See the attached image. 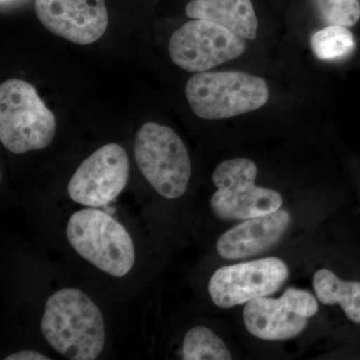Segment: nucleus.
Listing matches in <instances>:
<instances>
[{
	"label": "nucleus",
	"instance_id": "f3484780",
	"mask_svg": "<svg viewBox=\"0 0 360 360\" xmlns=\"http://www.w3.org/2000/svg\"><path fill=\"white\" fill-rule=\"evenodd\" d=\"M317 7L329 25L349 27L360 18L359 0H317Z\"/></svg>",
	"mask_w": 360,
	"mask_h": 360
},
{
	"label": "nucleus",
	"instance_id": "f257e3e1",
	"mask_svg": "<svg viewBox=\"0 0 360 360\" xmlns=\"http://www.w3.org/2000/svg\"><path fill=\"white\" fill-rule=\"evenodd\" d=\"M41 331L49 345L71 360H94L105 345V326L96 303L75 288L52 295L45 304Z\"/></svg>",
	"mask_w": 360,
	"mask_h": 360
},
{
	"label": "nucleus",
	"instance_id": "f8f14e48",
	"mask_svg": "<svg viewBox=\"0 0 360 360\" xmlns=\"http://www.w3.org/2000/svg\"><path fill=\"white\" fill-rule=\"evenodd\" d=\"M290 224V213L283 210L246 219L220 236L217 252L229 260L264 253L283 238Z\"/></svg>",
	"mask_w": 360,
	"mask_h": 360
},
{
	"label": "nucleus",
	"instance_id": "2eb2a0df",
	"mask_svg": "<svg viewBox=\"0 0 360 360\" xmlns=\"http://www.w3.org/2000/svg\"><path fill=\"white\" fill-rule=\"evenodd\" d=\"M231 352L210 328L196 326L186 333L182 345L184 360H231Z\"/></svg>",
	"mask_w": 360,
	"mask_h": 360
},
{
	"label": "nucleus",
	"instance_id": "f03ea898",
	"mask_svg": "<svg viewBox=\"0 0 360 360\" xmlns=\"http://www.w3.org/2000/svg\"><path fill=\"white\" fill-rule=\"evenodd\" d=\"M186 94L194 115L210 120L259 110L269 99L264 78L240 71L196 73L187 82Z\"/></svg>",
	"mask_w": 360,
	"mask_h": 360
},
{
	"label": "nucleus",
	"instance_id": "423d86ee",
	"mask_svg": "<svg viewBox=\"0 0 360 360\" xmlns=\"http://www.w3.org/2000/svg\"><path fill=\"white\" fill-rule=\"evenodd\" d=\"M257 167L248 158L219 163L212 175L217 187L210 200L213 214L222 220H246L281 210L283 196L255 186Z\"/></svg>",
	"mask_w": 360,
	"mask_h": 360
},
{
	"label": "nucleus",
	"instance_id": "dca6fc26",
	"mask_svg": "<svg viewBox=\"0 0 360 360\" xmlns=\"http://www.w3.org/2000/svg\"><path fill=\"white\" fill-rule=\"evenodd\" d=\"M311 47L319 59L335 60L345 58L354 51V37L345 26L329 25L314 33Z\"/></svg>",
	"mask_w": 360,
	"mask_h": 360
},
{
	"label": "nucleus",
	"instance_id": "9b49d317",
	"mask_svg": "<svg viewBox=\"0 0 360 360\" xmlns=\"http://www.w3.org/2000/svg\"><path fill=\"white\" fill-rule=\"evenodd\" d=\"M35 13L49 32L80 45L97 41L108 25L105 0H35Z\"/></svg>",
	"mask_w": 360,
	"mask_h": 360
},
{
	"label": "nucleus",
	"instance_id": "0eeeda50",
	"mask_svg": "<svg viewBox=\"0 0 360 360\" xmlns=\"http://www.w3.org/2000/svg\"><path fill=\"white\" fill-rule=\"evenodd\" d=\"M169 56L188 72H205L245 53V40L212 21L184 23L170 37Z\"/></svg>",
	"mask_w": 360,
	"mask_h": 360
},
{
	"label": "nucleus",
	"instance_id": "39448f33",
	"mask_svg": "<svg viewBox=\"0 0 360 360\" xmlns=\"http://www.w3.org/2000/svg\"><path fill=\"white\" fill-rule=\"evenodd\" d=\"M134 158L144 179L163 198L186 193L191 179L188 151L174 130L146 122L135 135Z\"/></svg>",
	"mask_w": 360,
	"mask_h": 360
},
{
	"label": "nucleus",
	"instance_id": "6e6552de",
	"mask_svg": "<svg viewBox=\"0 0 360 360\" xmlns=\"http://www.w3.org/2000/svg\"><path fill=\"white\" fill-rule=\"evenodd\" d=\"M288 266L276 257L221 267L212 274L208 292L220 309H231L274 295L288 278Z\"/></svg>",
	"mask_w": 360,
	"mask_h": 360
},
{
	"label": "nucleus",
	"instance_id": "a211bd4d",
	"mask_svg": "<svg viewBox=\"0 0 360 360\" xmlns=\"http://www.w3.org/2000/svg\"><path fill=\"white\" fill-rule=\"evenodd\" d=\"M6 360H51V357L34 352V350H22V352H15L6 357Z\"/></svg>",
	"mask_w": 360,
	"mask_h": 360
},
{
	"label": "nucleus",
	"instance_id": "4468645a",
	"mask_svg": "<svg viewBox=\"0 0 360 360\" xmlns=\"http://www.w3.org/2000/svg\"><path fill=\"white\" fill-rule=\"evenodd\" d=\"M314 288L317 298L323 304H340L350 321L360 323V283L345 281L331 270L315 272Z\"/></svg>",
	"mask_w": 360,
	"mask_h": 360
},
{
	"label": "nucleus",
	"instance_id": "7ed1b4c3",
	"mask_svg": "<svg viewBox=\"0 0 360 360\" xmlns=\"http://www.w3.org/2000/svg\"><path fill=\"white\" fill-rule=\"evenodd\" d=\"M56 116L30 82L8 79L0 85V141L22 155L47 148L56 135Z\"/></svg>",
	"mask_w": 360,
	"mask_h": 360
},
{
	"label": "nucleus",
	"instance_id": "6ab92c4d",
	"mask_svg": "<svg viewBox=\"0 0 360 360\" xmlns=\"http://www.w3.org/2000/svg\"><path fill=\"white\" fill-rule=\"evenodd\" d=\"M2 1H4V0H2Z\"/></svg>",
	"mask_w": 360,
	"mask_h": 360
},
{
	"label": "nucleus",
	"instance_id": "1a4fd4ad",
	"mask_svg": "<svg viewBox=\"0 0 360 360\" xmlns=\"http://www.w3.org/2000/svg\"><path fill=\"white\" fill-rule=\"evenodd\" d=\"M319 311L316 300L309 291L288 288L281 298H257L243 310L245 328L264 340H285L304 330L307 319Z\"/></svg>",
	"mask_w": 360,
	"mask_h": 360
},
{
	"label": "nucleus",
	"instance_id": "20e7f679",
	"mask_svg": "<svg viewBox=\"0 0 360 360\" xmlns=\"http://www.w3.org/2000/svg\"><path fill=\"white\" fill-rule=\"evenodd\" d=\"M66 232L73 250L105 274L122 277L134 267L131 236L122 224L103 210L92 207L73 213Z\"/></svg>",
	"mask_w": 360,
	"mask_h": 360
},
{
	"label": "nucleus",
	"instance_id": "ddd939ff",
	"mask_svg": "<svg viewBox=\"0 0 360 360\" xmlns=\"http://www.w3.org/2000/svg\"><path fill=\"white\" fill-rule=\"evenodd\" d=\"M186 13L224 26L241 39H257L258 20L251 0H191Z\"/></svg>",
	"mask_w": 360,
	"mask_h": 360
},
{
	"label": "nucleus",
	"instance_id": "9d476101",
	"mask_svg": "<svg viewBox=\"0 0 360 360\" xmlns=\"http://www.w3.org/2000/svg\"><path fill=\"white\" fill-rule=\"evenodd\" d=\"M129 172L124 148L120 144H106L78 167L68 184V195L75 202L89 207L108 205L127 186Z\"/></svg>",
	"mask_w": 360,
	"mask_h": 360
}]
</instances>
